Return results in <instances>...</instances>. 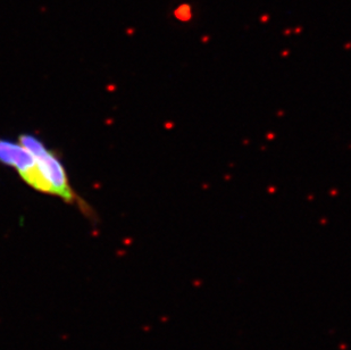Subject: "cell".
<instances>
[{
  "mask_svg": "<svg viewBox=\"0 0 351 350\" xmlns=\"http://www.w3.org/2000/svg\"><path fill=\"white\" fill-rule=\"evenodd\" d=\"M18 142L33 155L41 173L52 188L53 196L63 199L67 204L83 205L71 185L63 163L53 150L48 148L39 138L27 133L20 136Z\"/></svg>",
  "mask_w": 351,
  "mask_h": 350,
  "instance_id": "cell-1",
  "label": "cell"
},
{
  "mask_svg": "<svg viewBox=\"0 0 351 350\" xmlns=\"http://www.w3.org/2000/svg\"><path fill=\"white\" fill-rule=\"evenodd\" d=\"M0 164L11 167L34 190L53 196V190L43 176L37 160L20 142L0 138Z\"/></svg>",
  "mask_w": 351,
  "mask_h": 350,
  "instance_id": "cell-2",
  "label": "cell"
},
{
  "mask_svg": "<svg viewBox=\"0 0 351 350\" xmlns=\"http://www.w3.org/2000/svg\"><path fill=\"white\" fill-rule=\"evenodd\" d=\"M176 16L177 18H180L181 21H188L190 18V8L188 6H182L180 7L179 9L175 12Z\"/></svg>",
  "mask_w": 351,
  "mask_h": 350,
  "instance_id": "cell-3",
  "label": "cell"
}]
</instances>
